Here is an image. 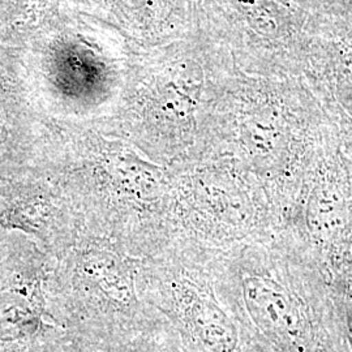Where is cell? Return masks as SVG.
Here are the masks:
<instances>
[{
  "label": "cell",
  "instance_id": "5",
  "mask_svg": "<svg viewBox=\"0 0 352 352\" xmlns=\"http://www.w3.org/2000/svg\"><path fill=\"white\" fill-rule=\"evenodd\" d=\"M62 352H180L158 347L146 337H97L78 334Z\"/></svg>",
  "mask_w": 352,
  "mask_h": 352
},
{
  "label": "cell",
  "instance_id": "1",
  "mask_svg": "<svg viewBox=\"0 0 352 352\" xmlns=\"http://www.w3.org/2000/svg\"><path fill=\"white\" fill-rule=\"evenodd\" d=\"M236 266L232 318L245 352H351L327 277L285 228L257 236Z\"/></svg>",
  "mask_w": 352,
  "mask_h": 352
},
{
  "label": "cell",
  "instance_id": "2",
  "mask_svg": "<svg viewBox=\"0 0 352 352\" xmlns=\"http://www.w3.org/2000/svg\"><path fill=\"white\" fill-rule=\"evenodd\" d=\"M19 261L0 257V352H62L78 333L51 321L37 280Z\"/></svg>",
  "mask_w": 352,
  "mask_h": 352
},
{
  "label": "cell",
  "instance_id": "3",
  "mask_svg": "<svg viewBox=\"0 0 352 352\" xmlns=\"http://www.w3.org/2000/svg\"><path fill=\"white\" fill-rule=\"evenodd\" d=\"M167 314L180 336L183 352H245L235 320L204 279H176Z\"/></svg>",
  "mask_w": 352,
  "mask_h": 352
},
{
  "label": "cell",
  "instance_id": "6",
  "mask_svg": "<svg viewBox=\"0 0 352 352\" xmlns=\"http://www.w3.org/2000/svg\"><path fill=\"white\" fill-rule=\"evenodd\" d=\"M324 274L352 352V261L331 267Z\"/></svg>",
  "mask_w": 352,
  "mask_h": 352
},
{
  "label": "cell",
  "instance_id": "4",
  "mask_svg": "<svg viewBox=\"0 0 352 352\" xmlns=\"http://www.w3.org/2000/svg\"><path fill=\"white\" fill-rule=\"evenodd\" d=\"M84 274L111 304V312L116 314L120 330L132 334L138 300L131 265L123 263L111 253L97 252L85 258Z\"/></svg>",
  "mask_w": 352,
  "mask_h": 352
}]
</instances>
